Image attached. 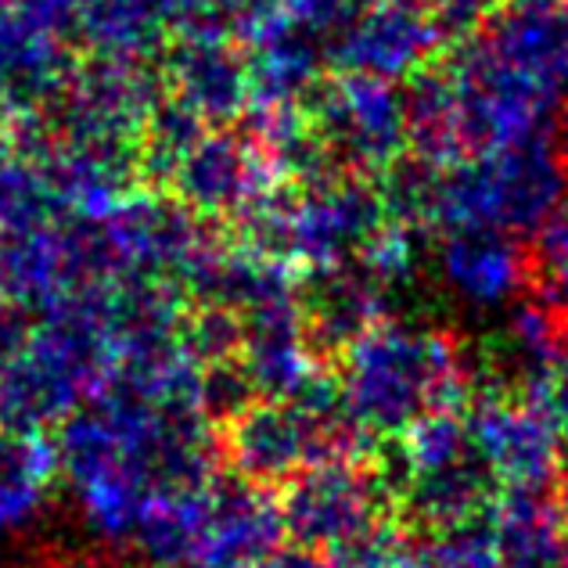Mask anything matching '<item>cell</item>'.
I'll return each mask as SVG.
<instances>
[{
	"label": "cell",
	"mask_w": 568,
	"mask_h": 568,
	"mask_svg": "<svg viewBox=\"0 0 568 568\" xmlns=\"http://www.w3.org/2000/svg\"><path fill=\"white\" fill-rule=\"evenodd\" d=\"M342 410L371 439H396L428 410L471 403V361L454 332L407 321H378L335 364Z\"/></svg>",
	"instance_id": "obj_1"
},
{
	"label": "cell",
	"mask_w": 568,
	"mask_h": 568,
	"mask_svg": "<svg viewBox=\"0 0 568 568\" xmlns=\"http://www.w3.org/2000/svg\"><path fill=\"white\" fill-rule=\"evenodd\" d=\"M568 173L558 159L555 133L489 155H471L443 170L436 231H493L532 237L565 202Z\"/></svg>",
	"instance_id": "obj_2"
},
{
	"label": "cell",
	"mask_w": 568,
	"mask_h": 568,
	"mask_svg": "<svg viewBox=\"0 0 568 568\" xmlns=\"http://www.w3.org/2000/svg\"><path fill=\"white\" fill-rule=\"evenodd\" d=\"M443 65L454 80L468 159L555 133L550 115L558 119L565 101L529 72L493 54L478 37L454 43Z\"/></svg>",
	"instance_id": "obj_3"
},
{
	"label": "cell",
	"mask_w": 568,
	"mask_h": 568,
	"mask_svg": "<svg viewBox=\"0 0 568 568\" xmlns=\"http://www.w3.org/2000/svg\"><path fill=\"white\" fill-rule=\"evenodd\" d=\"M277 507L284 536L303 547L332 550L382 515H396V493L375 457H335L292 475L281 486Z\"/></svg>",
	"instance_id": "obj_4"
},
{
	"label": "cell",
	"mask_w": 568,
	"mask_h": 568,
	"mask_svg": "<svg viewBox=\"0 0 568 568\" xmlns=\"http://www.w3.org/2000/svg\"><path fill=\"white\" fill-rule=\"evenodd\" d=\"M310 123L342 170L378 176L407 155L403 101L388 80L364 72H332L303 98Z\"/></svg>",
	"instance_id": "obj_5"
},
{
	"label": "cell",
	"mask_w": 568,
	"mask_h": 568,
	"mask_svg": "<svg viewBox=\"0 0 568 568\" xmlns=\"http://www.w3.org/2000/svg\"><path fill=\"white\" fill-rule=\"evenodd\" d=\"M388 223L375 176L342 170L321 184L292 187L288 199V260L303 274L335 271Z\"/></svg>",
	"instance_id": "obj_6"
},
{
	"label": "cell",
	"mask_w": 568,
	"mask_h": 568,
	"mask_svg": "<svg viewBox=\"0 0 568 568\" xmlns=\"http://www.w3.org/2000/svg\"><path fill=\"white\" fill-rule=\"evenodd\" d=\"M468 439L497 486L555 483L561 468V428L536 393H478L468 403Z\"/></svg>",
	"instance_id": "obj_7"
},
{
	"label": "cell",
	"mask_w": 568,
	"mask_h": 568,
	"mask_svg": "<svg viewBox=\"0 0 568 568\" xmlns=\"http://www.w3.org/2000/svg\"><path fill=\"white\" fill-rule=\"evenodd\" d=\"M281 184L284 181L271 155L248 133L216 126L191 148V155L166 184V194L187 205L199 220H216L234 227L260 202L271 199Z\"/></svg>",
	"instance_id": "obj_8"
},
{
	"label": "cell",
	"mask_w": 568,
	"mask_h": 568,
	"mask_svg": "<svg viewBox=\"0 0 568 568\" xmlns=\"http://www.w3.org/2000/svg\"><path fill=\"white\" fill-rule=\"evenodd\" d=\"M284 521L274 489L242 475H213L202 486L199 536L187 568H252L281 547Z\"/></svg>",
	"instance_id": "obj_9"
},
{
	"label": "cell",
	"mask_w": 568,
	"mask_h": 568,
	"mask_svg": "<svg viewBox=\"0 0 568 568\" xmlns=\"http://www.w3.org/2000/svg\"><path fill=\"white\" fill-rule=\"evenodd\" d=\"M166 87L209 126H231L252 104L248 58L223 22L191 19L166 54Z\"/></svg>",
	"instance_id": "obj_10"
},
{
	"label": "cell",
	"mask_w": 568,
	"mask_h": 568,
	"mask_svg": "<svg viewBox=\"0 0 568 568\" xmlns=\"http://www.w3.org/2000/svg\"><path fill=\"white\" fill-rule=\"evenodd\" d=\"M443 51V37L428 11L396 4V0H371L346 29L332 37V48L324 54L335 72H364V77L396 83L436 62Z\"/></svg>",
	"instance_id": "obj_11"
},
{
	"label": "cell",
	"mask_w": 568,
	"mask_h": 568,
	"mask_svg": "<svg viewBox=\"0 0 568 568\" xmlns=\"http://www.w3.org/2000/svg\"><path fill=\"white\" fill-rule=\"evenodd\" d=\"M303 310V335L310 353L321 364L335 367L356 338L385 317V292L356 263L335 271L306 274V288L298 292Z\"/></svg>",
	"instance_id": "obj_12"
},
{
	"label": "cell",
	"mask_w": 568,
	"mask_h": 568,
	"mask_svg": "<svg viewBox=\"0 0 568 568\" xmlns=\"http://www.w3.org/2000/svg\"><path fill=\"white\" fill-rule=\"evenodd\" d=\"M443 284L478 310H497L529 292V252L518 237L493 231H450L436 248Z\"/></svg>",
	"instance_id": "obj_13"
},
{
	"label": "cell",
	"mask_w": 568,
	"mask_h": 568,
	"mask_svg": "<svg viewBox=\"0 0 568 568\" xmlns=\"http://www.w3.org/2000/svg\"><path fill=\"white\" fill-rule=\"evenodd\" d=\"M493 54L568 101V8H497L475 33Z\"/></svg>",
	"instance_id": "obj_14"
},
{
	"label": "cell",
	"mask_w": 568,
	"mask_h": 568,
	"mask_svg": "<svg viewBox=\"0 0 568 568\" xmlns=\"http://www.w3.org/2000/svg\"><path fill=\"white\" fill-rule=\"evenodd\" d=\"M65 83L69 69L54 29L26 11L0 8V101L14 112H33L62 94Z\"/></svg>",
	"instance_id": "obj_15"
},
{
	"label": "cell",
	"mask_w": 568,
	"mask_h": 568,
	"mask_svg": "<svg viewBox=\"0 0 568 568\" xmlns=\"http://www.w3.org/2000/svg\"><path fill=\"white\" fill-rule=\"evenodd\" d=\"M497 493V478L489 475V468L475 454H468L457 465L410 475L407 486L399 489L396 515L403 526L443 532L468 526L475 518H486Z\"/></svg>",
	"instance_id": "obj_16"
},
{
	"label": "cell",
	"mask_w": 568,
	"mask_h": 568,
	"mask_svg": "<svg viewBox=\"0 0 568 568\" xmlns=\"http://www.w3.org/2000/svg\"><path fill=\"white\" fill-rule=\"evenodd\" d=\"M403 101V130H407V152L450 170L465 162V138H460V115L454 80L446 72L443 58L410 72L399 87Z\"/></svg>",
	"instance_id": "obj_17"
},
{
	"label": "cell",
	"mask_w": 568,
	"mask_h": 568,
	"mask_svg": "<svg viewBox=\"0 0 568 568\" xmlns=\"http://www.w3.org/2000/svg\"><path fill=\"white\" fill-rule=\"evenodd\" d=\"M486 526L500 550L504 568H558L561 521L555 497L536 486H504L486 511Z\"/></svg>",
	"instance_id": "obj_18"
},
{
	"label": "cell",
	"mask_w": 568,
	"mask_h": 568,
	"mask_svg": "<svg viewBox=\"0 0 568 568\" xmlns=\"http://www.w3.org/2000/svg\"><path fill=\"white\" fill-rule=\"evenodd\" d=\"M58 446L40 428H0V529L22 521L58 468Z\"/></svg>",
	"instance_id": "obj_19"
},
{
	"label": "cell",
	"mask_w": 568,
	"mask_h": 568,
	"mask_svg": "<svg viewBox=\"0 0 568 568\" xmlns=\"http://www.w3.org/2000/svg\"><path fill=\"white\" fill-rule=\"evenodd\" d=\"M396 454L403 460V468L410 475L422 471H436L446 465H457L465 460L471 450L468 439V422L460 417V410H428L417 422H410L407 428L393 439Z\"/></svg>",
	"instance_id": "obj_20"
},
{
	"label": "cell",
	"mask_w": 568,
	"mask_h": 568,
	"mask_svg": "<svg viewBox=\"0 0 568 568\" xmlns=\"http://www.w3.org/2000/svg\"><path fill=\"white\" fill-rule=\"evenodd\" d=\"M375 181L382 187L388 220L407 223V227H417V231H436V202H439L443 166H432V162L407 152L388 170H382Z\"/></svg>",
	"instance_id": "obj_21"
},
{
	"label": "cell",
	"mask_w": 568,
	"mask_h": 568,
	"mask_svg": "<svg viewBox=\"0 0 568 568\" xmlns=\"http://www.w3.org/2000/svg\"><path fill=\"white\" fill-rule=\"evenodd\" d=\"M422 234L425 231L388 220L385 227L361 248V256H356L353 263L361 266V271L375 281L385 295L393 288H407V284L422 274V266H425Z\"/></svg>",
	"instance_id": "obj_22"
},
{
	"label": "cell",
	"mask_w": 568,
	"mask_h": 568,
	"mask_svg": "<svg viewBox=\"0 0 568 568\" xmlns=\"http://www.w3.org/2000/svg\"><path fill=\"white\" fill-rule=\"evenodd\" d=\"M422 568H504V561L486 518H475L468 526L432 532L422 550Z\"/></svg>",
	"instance_id": "obj_23"
},
{
	"label": "cell",
	"mask_w": 568,
	"mask_h": 568,
	"mask_svg": "<svg viewBox=\"0 0 568 568\" xmlns=\"http://www.w3.org/2000/svg\"><path fill=\"white\" fill-rule=\"evenodd\" d=\"M529 252V288L568 298V199L532 234Z\"/></svg>",
	"instance_id": "obj_24"
},
{
	"label": "cell",
	"mask_w": 568,
	"mask_h": 568,
	"mask_svg": "<svg viewBox=\"0 0 568 568\" xmlns=\"http://www.w3.org/2000/svg\"><path fill=\"white\" fill-rule=\"evenodd\" d=\"M497 8H500V0H436V8H432V22H436V29H439L443 48L450 51L454 43L471 40Z\"/></svg>",
	"instance_id": "obj_25"
},
{
	"label": "cell",
	"mask_w": 568,
	"mask_h": 568,
	"mask_svg": "<svg viewBox=\"0 0 568 568\" xmlns=\"http://www.w3.org/2000/svg\"><path fill=\"white\" fill-rule=\"evenodd\" d=\"M371 0H281V8L292 14L310 33H338L361 14Z\"/></svg>",
	"instance_id": "obj_26"
},
{
	"label": "cell",
	"mask_w": 568,
	"mask_h": 568,
	"mask_svg": "<svg viewBox=\"0 0 568 568\" xmlns=\"http://www.w3.org/2000/svg\"><path fill=\"white\" fill-rule=\"evenodd\" d=\"M252 568H335V561L317 547H303V544H288V547H274L263 561Z\"/></svg>",
	"instance_id": "obj_27"
},
{
	"label": "cell",
	"mask_w": 568,
	"mask_h": 568,
	"mask_svg": "<svg viewBox=\"0 0 568 568\" xmlns=\"http://www.w3.org/2000/svg\"><path fill=\"white\" fill-rule=\"evenodd\" d=\"M544 403L555 414V422L561 428V436H568V349L561 353V361L550 371V378L544 385Z\"/></svg>",
	"instance_id": "obj_28"
},
{
	"label": "cell",
	"mask_w": 568,
	"mask_h": 568,
	"mask_svg": "<svg viewBox=\"0 0 568 568\" xmlns=\"http://www.w3.org/2000/svg\"><path fill=\"white\" fill-rule=\"evenodd\" d=\"M555 511H558L561 529L568 532V465H561L555 475Z\"/></svg>",
	"instance_id": "obj_29"
},
{
	"label": "cell",
	"mask_w": 568,
	"mask_h": 568,
	"mask_svg": "<svg viewBox=\"0 0 568 568\" xmlns=\"http://www.w3.org/2000/svg\"><path fill=\"white\" fill-rule=\"evenodd\" d=\"M555 148H558V159H561V166L568 173V101L561 104V112L555 119Z\"/></svg>",
	"instance_id": "obj_30"
},
{
	"label": "cell",
	"mask_w": 568,
	"mask_h": 568,
	"mask_svg": "<svg viewBox=\"0 0 568 568\" xmlns=\"http://www.w3.org/2000/svg\"><path fill=\"white\" fill-rule=\"evenodd\" d=\"M504 8H568V0H500Z\"/></svg>",
	"instance_id": "obj_31"
},
{
	"label": "cell",
	"mask_w": 568,
	"mask_h": 568,
	"mask_svg": "<svg viewBox=\"0 0 568 568\" xmlns=\"http://www.w3.org/2000/svg\"><path fill=\"white\" fill-rule=\"evenodd\" d=\"M37 568H91V565H72V561H65V565H58V561H54V565H37Z\"/></svg>",
	"instance_id": "obj_32"
},
{
	"label": "cell",
	"mask_w": 568,
	"mask_h": 568,
	"mask_svg": "<svg viewBox=\"0 0 568 568\" xmlns=\"http://www.w3.org/2000/svg\"><path fill=\"white\" fill-rule=\"evenodd\" d=\"M558 568H568V547L561 550V561H558Z\"/></svg>",
	"instance_id": "obj_33"
}]
</instances>
